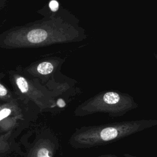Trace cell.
Wrapping results in <instances>:
<instances>
[{
  "label": "cell",
  "mask_w": 157,
  "mask_h": 157,
  "mask_svg": "<svg viewBox=\"0 0 157 157\" xmlns=\"http://www.w3.org/2000/svg\"><path fill=\"white\" fill-rule=\"evenodd\" d=\"M63 63L64 59L58 57L44 58L23 69V72L29 78H35L45 86L55 81L54 76L56 72L59 71Z\"/></svg>",
  "instance_id": "obj_5"
},
{
  "label": "cell",
  "mask_w": 157,
  "mask_h": 157,
  "mask_svg": "<svg viewBox=\"0 0 157 157\" xmlns=\"http://www.w3.org/2000/svg\"><path fill=\"white\" fill-rule=\"evenodd\" d=\"M9 77L13 93L20 99L33 102L41 110L56 106L55 97L58 95L37 80L25 75L22 67H17L9 71Z\"/></svg>",
  "instance_id": "obj_4"
},
{
  "label": "cell",
  "mask_w": 157,
  "mask_h": 157,
  "mask_svg": "<svg viewBox=\"0 0 157 157\" xmlns=\"http://www.w3.org/2000/svg\"><path fill=\"white\" fill-rule=\"evenodd\" d=\"M56 144L48 137L42 138L30 150L28 157H53L56 149Z\"/></svg>",
  "instance_id": "obj_7"
},
{
  "label": "cell",
  "mask_w": 157,
  "mask_h": 157,
  "mask_svg": "<svg viewBox=\"0 0 157 157\" xmlns=\"http://www.w3.org/2000/svg\"><path fill=\"white\" fill-rule=\"evenodd\" d=\"M123 156H124V157H138L136 156H133L129 153H124V154H123Z\"/></svg>",
  "instance_id": "obj_12"
},
{
  "label": "cell",
  "mask_w": 157,
  "mask_h": 157,
  "mask_svg": "<svg viewBox=\"0 0 157 157\" xmlns=\"http://www.w3.org/2000/svg\"><path fill=\"white\" fill-rule=\"evenodd\" d=\"M4 76L5 74L0 72V102H11L15 100L17 96L3 83L2 78Z\"/></svg>",
  "instance_id": "obj_9"
},
{
  "label": "cell",
  "mask_w": 157,
  "mask_h": 157,
  "mask_svg": "<svg viewBox=\"0 0 157 157\" xmlns=\"http://www.w3.org/2000/svg\"><path fill=\"white\" fill-rule=\"evenodd\" d=\"M138 104L127 93L117 91H104L86 100L74 110L76 117H85L97 113H107L118 117L136 109Z\"/></svg>",
  "instance_id": "obj_3"
},
{
  "label": "cell",
  "mask_w": 157,
  "mask_h": 157,
  "mask_svg": "<svg viewBox=\"0 0 157 157\" xmlns=\"http://www.w3.org/2000/svg\"><path fill=\"white\" fill-rule=\"evenodd\" d=\"M20 101L17 97L11 102H0V134L13 131L23 118Z\"/></svg>",
  "instance_id": "obj_6"
},
{
  "label": "cell",
  "mask_w": 157,
  "mask_h": 157,
  "mask_svg": "<svg viewBox=\"0 0 157 157\" xmlns=\"http://www.w3.org/2000/svg\"><path fill=\"white\" fill-rule=\"evenodd\" d=\"M157 126V119L113 122L78 128L69 144L74 148H90L115 142L121 139Z\"/></svg>",
  "instance_id": "obj_2"
},
{
  "label": "cell",
  "mask_w": 157,
  "mask_h": 157,
  "mask_svg": "<svg viewBox=\"0 0 157 157\" xmlns=\"http://www.w3.org/2000/svg\"><path fill=\"white\" fill-rule=\"evenodd\" d=\"M98 157H117V156L116 155H112V154H107V155H103L99 156Z\"/></svg>",
  "instance_id": "obj_11"
},
{
  "label": "cell",
  "mask_w": 157,
  "mask_h": 157,
  "mask_svg": "<svg viewBox=\"0 0 157 157\" xmlns=\"http://www.w3.org/2000/svg\"><path fill=\"white\" fill-rule=\"evenodd\" d=\"M13 131L0 134V157H4L15 150L13 139Z\"/></svg>",
  "instance_id": "obj_8"
},
{
  "label": "cell",
  "mask_w": 157,
  "mask_h": 157,
  "mask_svg": "<svg viewBox=\"0 0 157 157\" xmlns=\"http://www.w3.org/2000/svg\"><path fill=\"white\" fill-rule=\"evenodd\" d=\"M44 17L24 25L13 26L0 34L4 49L38 48L57 44L78 42L86 36L76 18L66 10L40 13Z\"/></svg>",
  "instance_id": "obj_1"
},
{
  "label": "cell",
  "mask_w": 157,
  "mask_h": 157,
  "mask_svg": "<svg viewBox=\"0 0 157 157\" xmlns=\"http://www.w3.org/2000/svg\"><path fill=\"white\" fill-rule=\"evenodd\" d=\"M7 1V0H0V10H2L6 7Z\"/></svg>",
  "instance_id": "obj_10"
}]
</instances>
